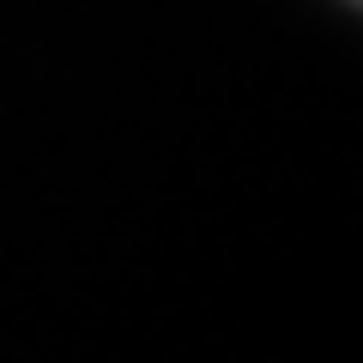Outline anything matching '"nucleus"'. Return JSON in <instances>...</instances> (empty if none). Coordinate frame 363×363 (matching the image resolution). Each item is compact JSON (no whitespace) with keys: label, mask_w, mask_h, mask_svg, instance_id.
I'll list each match as a JSON object with an SVG mask.
<instances>
[{"label":"nucleus","mask_w":363,"mask_h":363,"mask_svg":"<svg viewBox=\"0 0 363 363\" xmlns=\"http://www.w3.org/2000/svg\"><path fill=\"white\" fill-rule=\"evenodd\" d=\"M351 6H363V0H351Z\"/></svg>","instance_id":"obj_1"}]
</instances>
